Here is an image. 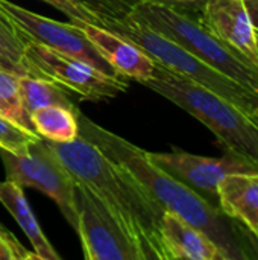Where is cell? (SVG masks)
<instances>
[{"mask_svg":"<svg viewBox=\"0 0 258 260\" xmlns=\"http://www.w3.org/2000/svg\"><path fill=\"white\" fill-rule=\"evenodd\" d=\"M79 136L91 142L106 157L126 168L167 212H173L204 232L225 254L227 260L249 259L243 238L220 209L211 206L199 193L155 166L144 149L99 126L87 116L78 114Z\"/></svg>","mask_w":258,"mask_h":260,"instance_id":"cell-2","label":"cell"},{"mask_svg":"<svg viewBox=\"0 0 258 260\" xmlns=\"http://www.w3.org/2000/svg\"><path fill=\"white\" fill-rule=\"evenodd\" d=\"M0 203L17 221L29 242L32 244L38 260H61V256L47 241L43 233L27 200L23 192V187L14 181L5 180L0 181Z\"/></svg>","mask_w":258,"mask_h":260,"instance_id":"cell-15","label":"cell"},{"mask_svg":"<svg viewBox=\"0 0 258 260\" xmlns=\"http://www.w3.org/2000/svg\"><path fill=\"white\" fill-rule=\"evenodd\" d=\"M99 26L132 41L140 49H143L155 62L220 94L222 98L236 104L245 113L251 114L252 110L258 107L257 93L245 88L234 79L217 72L216 69H213L170 38L161 35L160 32L131 18L105 20Z\"/></svg>","mask_w":258,"mask_h":260,"instance_id":"cell-5","label":"cell"},{"mask_svg":"<svg viewBox=\"0 0 258 260\" xmlns=\"http://www.w3.org/2000/svg\"><path fill=\"white\" fill-rule=\"evenodd\" d=\"M49 143L76 183L105 207L140 260H167L161 239L164 209L126 168L81 136L67 143Z\"/></svg>","mask_w":258,"mask_h":260,"instance_id":"cell-1","label":"cell"},{"mask_svg":"<svg viewBox=\"0 0 258 260\" xmlns=\"http://www.w3.org/2000/svg\"><path fill=\"white\" fill-rule=\"evenodd\" d=\"M40 139L36 133L24 129L0 114V149L15 155H24Z\"/></svg>","mask_w":258,"mask_h":260,"instance_id":"cell-21","label":"cell"},{"mask_svg":"<svg viewBox=\"0 0 258 260\" xmlns=\"http://www.w3.org/2000/svg\"><path fill=\"white\" fill-rule=\"evenodd\" d=\"M0 67H3V69H6V70H9V72H12V73H15L17 75V72H15V69L5 59V58H2L0 56Z\"/></svg>","mask_w":258,"mask_h":260,"instance_id":"cell-25","label":"cell"},{"mask_svg":"<svg viewBox=\"0 0 258 260\" xmlns=\"http://www.w3.org/2000/svg\"><path fill=\"white\" fill-rule=\"evenodd\" d=\"M18 90L21 102L29 114L36 108L47 105H59L79 113L78 105L70 99L64 87L52 79L21 75L18 76Z\"/></svg>","mask_w":258,"mask_h":260,"instance_id":"cell-17","label":"cell"},{"mask_svg":"<svg viewBox=\"0 0 258 260\" xmlns=\"http://www.w3.org/2000/svg\"><path fill=\"white\" fill-rule=\"evenodd\" d=\"M76 181V180H75ZM76 233L87 260H140L138 253L91 192L76 183Z\"/></svg>","mask_w":258,"mask_h":260,"instance_id":"cell-10","label":"cell"},{"mask_svg":"<svg viewBox=\"0 0 258 260\" xmlns=\"http://www.w3.org/2000/svg\"><path fill=\"white\" fill-rule=\"evenodd\" d=\"M0 114L18 126L35 133L30 114L26 111L20 90H18V75L0 67Z\"/></svg>","mask_w":258,"mask_h":260,"instance_id":"cell-19","label":"cell"},{"mask_svg":"<svg viewBox=\"0 0 258 260\" xmlns=\"http://www.w3.org/2000/svg\"><path fill=\"white\" fill-rule=\"evenodd\" d=\"M0 160L5 168L6 180L47 195L55 201L67 224L76 232V181L47 140L40 139L24 155H15L0 149Z\"/></svg>","mask_w":258,"mask_h":260,"instance_id":"cell-6","label":"cell"},{"mask_svg":"<svg viewBox=\"0 0 258 260\" xmlns=\"http://www.w3.org/2000/svg\"><path fill=\"white\" fill-rule=\"evenodd\" d=\"M97 18V24L105 20H122L141 2H155L178 8L196 17H201L205 0H79Z\"/></svg>","mask_w":258,"mask_h":260,"instance_id":"cell-18","label":"cell"},{"mask_svg":"<svg viewBox=\"0 0 258 260\" xmlns=\"http://www.w3.org/2000/svg\"><path fill=\"white\" fill-rule=\"evenodd\" d=\"M217 197L222 213L258 235V172L225 175L219 181Z\"/></svg>","mask_w":258,"mask_h":260,"instance_id":"cell-14","label":"cell"},{"mask_svg":"<svg viewBox=\"0 0 258 260\" xmlns=\"http://www.w3.org/2000/svg\"><path fill=\"white\" fill-rule=\"evenodd\" d=\"M0 15L17 30L23 41L32 40L41 43L61 53L79 58L106 75L120 76L102 58L87 35L71 21L61 23L43 17L9 0H0Z\"/></svg>","mask_w":258,"mask_h":260,"instance_id":"cell-8","label":"cell"},{"mask_svg":"<svg viewBox=\"0 0 258 260\" xmlns=\"http://www.w3.org/2000/svg\"><path fill=\"white\" fill-rule=\"evenodd\" d=\"M243 3L246 6V11L249 14L254 29L258 32V0H243Z\"/></svg>","mask_w":258,"mask_h":260,"instance_id":"cell-24","label":"cell"},{"mask_svg":"<svg viewBox=\"0 0 258 260\" xmlns=\"http://www.w3.org/2000/svg\"><path fill=\"white\" fill-rule=\"evenodd\" d=\"M249 116H251V119L254 120V123L258 126V107H255V108L252 110V113H251Z\"/></svg>","mask_w":258,"mask_h":260,"instance_id":"cell-26","label":"cell"},{"mask_svg":"<svg viewBox=\"0 0 258 260\" xmlns=\"http://www.w3.org/2000/svg\"><path fill=\"white\" fill-rule=\"evenodd\" d=\"M73 24L87 35L91 44L117 75L135 79L141 84L154 75L157 62L132 41L94 23L79 21Z\"/></svg>","mask_w":258,"mask_h":260,"instance_id":"cell-12","label":"cell"},{"mask_svg":"<svg viewBox=\"0 0 258 260\" xmlns=\"http://www.w3.org/2000/svg\"><path fill=\"white\" fill-rule=\"evenodd\" d=\"M143 84L202 122L227 152L258 166V126L236 104L158 62L154 75Z\"/></svg>","mask_w":258,"mask_h":260,"instance_id":"cell-3","label":"cell"},{"mask_svg":"<svg viewBox=\"0 0 258 260\" xmlns=\"http://www.w3.org/2000/svg\"><path fill=\"white\" fill-rule=\"evenodd\" d=\"M146 154L155 166L199 193L217 209V186L225 175L234 172H258L257 165L233 152H227V155L220 158L195 155L179 149H173L170 152L146 151Z\"/></svg>","mask_w":258,"mask_h":260,"instance_id":"cell-9","label":"cell"},{"mask_svg":"<svg viewBox=\"0 0 258 260\" xmlns=\"http://www.w3.org/2000/svg\"><path fill=\"white\" fill-rule=\"evenodd\" d=\"M199 20L236 55L258 69L257 30L243 0H205Z\"/></svg>","mask_w":258,"mask_h":260,"instance_id":"cell-11","label":"cell"},{"mask_svg":"<svg viewBox=\"0 0 258 260\" xmlns=\"http://www.w3.org/2000/svg\"><path fill=\"white\" fill-rule=\"evenodd\" d=\"M23 43L29 76L52 79L91 102L108 101L128 90L123 76L106 75L79 58L61 53L41 43L32 40Z\"/></svg>","mask_w":258,"mask_h":260,"instance_id":"cell-7","label":"cell"},{"mask_svg":"<svg viewBox=\"0 0 258 260\" xmlns=\"http://www.w3.org/2000/svg\"><path fill=\"white\" fill-rule=\"evenodd\" d=\"M0 56L5 58L17 72L18 76L29 75V67L24 61V43L17 30L0 15Z\"/></svg>","mask_w":258,"mask_h":260,"instance_id":"cell-20","label":"cell"},{"mask_svg":"<svg viewBox=\"0 0 258 260\" xmlns=\"http://www.w3.org/2000/svg\"><path fill=\"white\" fill-rule=\"evenodd\" d=\"M125 18L160 32L217 72L258 94V69L225 46L199 17L163 3L141 2Z\"/></svg>","mask_w":258,"mask_h":260,"instance_id":"cell-4","label":"cell"},{"mask_svg":"<svg viewBox=\"0 0 258 260\" xmlns=\"http://www.w3.org/2000/svg\"><path fill=\"white\" fill-rule=\"evenodd\" d=\"M76 111L59 105H47L30 113L35 133L53 143H67L79 137V120Z\"/></svg>","mask_w":258,"mask_h":260,"instance_id":"cell-16","label":"cell"},{"mask_svg":"<svg viewBox=\"0 0 258 260\" xmlns=\"http://www.w3.org/2000/svg\"><path fill=\"white\" fill-rule=\"evenodd\" d=\"M0 260H38V256L29 253L21 242L0 224Z\"/></svg>","mask_w":258,"mask_h":260,"instance_id":"cell-22","label":"cell"},{"mask_svg":"<svg viewBox=\"0 0 258 260\" xmlns=\"http://www.w3.org/2000/svg\"><path fill=\"white\" fill-rule=\"evenodd\" d=\"M161 239L167 260H227L222 250L199 229L173 212L164 210Z\"/></svg>","mask_w":258,"mask_h":260,"instance_id":"cell-13","label":"cell"},{"mask_svg":"<svg viewBox=\"0 0 258 260\" xmlns=\"http://www.w3.org/2000/svg\"><path fill=\"white\" fill-rule=\"evenodd\" d=\"M62 14H65L71 23H79V21H87V23H94L97 24V18L93 12H90L79 0H43Z\"/></svg>","mask_w":258,"mask_h":260,"instance_id":"cell-23","label":"cell"},{"mask_svg":"<svg viewBox=\"0 0 258 260\" xmlns=\"http://www.w3.org/2000/svg\"><path fill=\"white\" fill-rule=\"evenodd\" d=\"M257 46H258V32H257Z\"/></svg>","mask_w":258,"mask_h":260,"instance_id":"cell-27","label":"cell"}]
</instances>
